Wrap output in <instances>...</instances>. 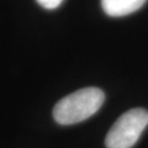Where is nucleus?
<instances>
[{
  "label": "nucleus",
  "mask_w": 148,
  "mask_h": 148,
  "mask_svg": "<svg viewBox=\"0 0 148 148\" xmlns=\"http://www.w3.org/2000/svg\"><path fill=\"white\" fill-rule=\"evenodd\" d=\"M105 94L99 88H84L64 96L53 108V119L59 125L79 123L92 116L104 104Z\"/></svg>",
  "instance_id": "f257e3e1"
},
{
  "label": "nucleus",
  "mask_w": 148,
  "mask_h": 148,
  "mask_svg": "<svg viewBox=\"0 0 148 148\" xmlns=\"http://www.w3.org/2000/svg\"><path fill=\"white\" fill-rule=\"evenodd\" d=\"M147 126L148 111L140 108L132 109L122 114L112 125L105 138V145L108 148H131Z\"/></svg>",
  "instance_id": "f03ea898"
},
{
  "label": "nucleus",
  "mask_w": 148,
  "mask_h": 148,
  "mask_svg": "<svg viewBox=\"0 0 148 148\" xmlns=\"http://www.w3.org/2000/svg\"><path fill=\"white\" fill-rule=\"evenodd\" d=\"M146 1L147 0H101V6L109 16L121 17L140 10Z\"/></svg>",
  "instance_id": "7ed1b4c3"
},
{
  "label": "nucleus",
  "mask_w": 148,
  "mask_h": 148,
  "mask_svg": "<svg viewBox=\"0 0 148 148\" xmlns=\"http://www.w3.org/2000/svg\"><path fill=\"white\" fill-rule=\"evenodd\" d=\"M36 1L47 10H53V9H57L64 0H36Z\"/></svg>",
  "instance_id": "20e7f679"
}]
</instances>
